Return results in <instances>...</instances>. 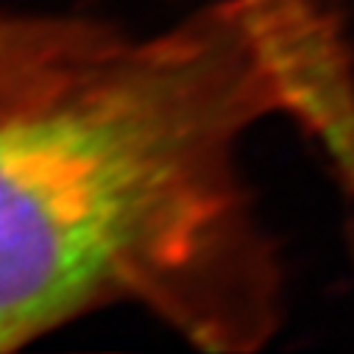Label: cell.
<instances>
[{
  "label": "cell",
  "instance_id": "1",
  "mask_svg": "<svg viewBox=\"0 0 354 354\" xmlns=\"http://www.w3.org/2000/svg\"><path fill=\"white\" fill-rule=\"evenodd\" d=\"M318 50L304 12L221 0L0 115V351L120 301L212 351L268 335L274 265L237 142L318 101Z\"/></svg>",
  "mask_w": 354,
  "mask_h": 354
},
{
  "label": "cell",
  "instance_id": "2",
  "mask_svg": "<svg viewBox=\"0 0 354 354\" xmlns=\"http://www.w3.org/2000/svg\"><path fill=\"white\" fill-rule=\"evenodd\" d=\"M126 42L98 23L0 12V115L62 98Z\"/></svg>",
  "mask_w": 354,
  "mask_h": 354
}]
</instances>
